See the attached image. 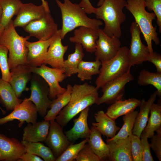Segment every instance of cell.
<instances>
[{
    "mask_svg": "<svg viewBox=\"0 0 161 161\" xmlns=\"http://www.w3.org/2000/svg\"><path fill=\"white\" fill-rule=\"evenodd\" d=\"M91 130L88 144L101 161L108 160L110 151L109 145L104 142L101 133L94 127H91Z\"/></svg>",
    "mask_w": 161,
    "mask_h": 161,
    "instance_id": "83f0119b",
    "label": "cell"
},
{
    "mask_svg": "<svg viewBox=\"0 0 161 161\" xmlns=\"http://www.w3.org/2000/svg\"><path fill=\"white\" fill-rule=\"evenodd\" d=\"M50 126L49 121L45 120L28 123L23 129L22 140L33 142H45Z\"/></svg>",
    "mask_w": 161,
    "mask_h": 161,
    "instance_id": "603a6c76",
    "label": "cell"
},
{
    "mask_svg": "<svg viewBox=\"0 0 161 161\" xmlns=\"http://www.w3.org/2000/svg\"><path fill=\"white\" fill-rule=\"evenodd\" d=\"M22 100L18 98L9 82L0 78V103L7 110H13Z\"/></svg>",
    "mask_w": 161,
    "mask_h": 161,
    "instance_id": "4316f807",
    "label": "cell"
},
{
    "mask_svg": "<svg viewBox=\"0 0 161 161\" xmlns=\"http://www.w3.org/2000/svg\"><path fill=\"white\" fill-rule=\"evenodd\" d=\"M50 126L45 141L56 159L60 156L72 143L64 134L63 127L55 120L49 121Z\"/></svg>",
    "mask_w": 161,
    "mask_h": 161,
    "instance_id": "5bb4252c",
    "label": "cell"
},
{
    "mask_svg": "<svg viewBox=\"0 0 161 161\" xmlns=\"http://www.w3.org/2000/svg\"><path fill=\"white\" fill-rule=\"evenodd\" d=\"M101 64V61L99 60L93 61L82 60L78 67L77 77L82 81L90 80L93 75L99 74Z\"/></svg>",
    "mask_w": 161,
    "mask_h": 161,
    "instance_id": "836d02e7",
    "label": "cell"
},
{
    "mask_svg": "<svg viewBox=\"0 0 161 161\" xmlns=\"http://www.w3.org/2000/svg\"><path fill=\"white\" fill-rule=\"evenodd\" d=\"M98 90L87 83L74 85L70 100L56 116V121L62 127L65 126L78 114L96 103L99 97Z\"/></svg>",
    "mask_w": 161,
    "mask_h": 161,
    "instance_id": "6da1fadb",
    "label": "cell"
},
{
    "mask_svg": "<svg viewBox=\"0 0 161 161\" xmlns=\"http://www.w3.org/2000/svg\"><path fill=\"white\" fill-rule=\"evenodd\" d=\"M78 4L80 7L84 10L86 13H95L96 8L93 6L89 0H81V2Z\"/></svg>",
    "mask_w": 161,
    "mask_h": 161,
    "instance_id": "f6af8a7d",
    "label": "cell"
},
{
    "mask_svg": "<svg viewBox=\"0 0 161 161\" xmlns=\"http://www.w3.org/2000/svg\"><path fill=\"white\" fill-rule=\"evenodd\" d=\"M109 147L108 160L111 161H133L131 153L130 135L127 137L115 140H106Z\"/></svg>",
    "mask_w": 161,
    "mask_h": 161,
    "instance_id": "ffe728a7",
    "label": "cell"
},
{
    "mask_svg": "<svg viewBox=\"0 0 161 161\" xmlns=\"http://www.w3.org/2000/svg\"><path fill=\"white\" fill-rule=\"evenodd\" d=\"M35 74L31 77V94L28 99L33 103L39 114L44 117L52 101L49 97V89L47 83L41 76Z\"/></svg>",
    "mask_w": 161,
    "mask_h": 161,
    "instance_id": "ba28073f",
    "label": "cell"
},
{
    "mask_svg": "<svg viewBox=\"0 0 161 161\" xmlns=\"http://www.w3.org/2000/svg\"><path fill=\"white\" fill-rule=\"evenodd\" d=\"M134 79L129 70L121 77L106 83L101 87L103 94L96 103L98 105L103 103L111 105L121 100L125 94L126 84Z\"/></svg>",
    "mask_w": 161,
    "mask_h": 161,
    "instance_id": "9c48e42d",
    "label": "cell"
},
{
    "mask_svg": "<svg viewBox=\"0 0 161 161\" xmlns=\"http://www.w3.org/2000/svg\"><path fill=\"white\" fill-rule=\"evenodd\" d=\"M48 13H50L49 8L42 4L37 6L31 3H23L16 18L13 21V25L15 28H23L30 22L41 18Z\"/></svg>",
    "mask_w": 161,
    "mask_h": 161,
    "instance_id": "9a60e30c",
    "label": "cell"
},
{
    "mask_svg": "<svg viewBox=\"0 0 161 161\" xmlns=\"http://www.w3.org/2000/svg\"><path fill=\"white\" fill-rule=\"evenodd\" d=\"M150 112L151 115L148 119V123L142 133L148 138H151L154 134V132L161 128V105L154 103Z\"/></svg>",
    "mask_w": 161,
    "mask_h": 161,
    "instance_id": "d6a6232c",
    "label": "cell"
},
{
    "mask_svg": "<svg viewBox=\"0 0 161 161\" xmlns=\"http://www.w3.org/2000/svg\"><path fill=\"white\" fill-rule=\"evenodd\" d=\"M38 111L32 102L25 98L22 102L7 116L0 118V125L15 120H18L21 127L25 122L34 124L37 122Z\"/></svg>",
    "mask_w": 161,
    "mask_h": 161,
    "instance_id": "4fadbf2b",
    "label": "cell"
},
{
    "mask_svg": "<svg viewBox=\"0 0 161 161\" xmlns=\"http://www.w3.org/2000/svg\"><path fill=\"white\" fill-rule=\"evenodd\" d=\"M104 1V0H100L97 3V6L99 7L100 6L102 5Z\"/></svg>",
    "mask_w": 161,
    "mask_h": 161,
    "instance_id": "f907efd6",
    "label": "cell"
},
{
    "mask_svg": "<svg viewBox=\"0 0 161 161\" xmlns=\"http://www.w3.org/2000/svg\"><path fill=\"white\" fill-rule=\"evenodd\" d=\"M126 8L134 17L135 22L139 26L146 42L150 53L152 55L153 50L152 41L156 45L160 43L156 32L157 27L153 26L152 22L156 19L153 13H149L145 10L146 4L142 0H127Z\"/></svg>",
    "mask_w": 161,
    "mask_h": 161,
    "instance_id": "277c9868",
    "label": "cell"
},
{
    "mask_svg": "<svg viewBox=\"0 0 161 161\" xmlns=\"http://www.w3.org/2000/svg\"><path fill=\"white\" fill-rule=\"evenodd\" d=\"M30 68L32 73L39 75L47 83L49 89V97L51 100L55 99L58 95L63 94L66 91V89L59 84L67 77L64 68H51L44 64L39 67Z\"/></svg>",
    "mask_w": 161,
    "mask_h": 161,
    "instance_id": "52a82bcc",
    "label": "cell"
},
{
    "mask_svg": "<svg viewBox=\"0 0 161 161\" xmlns=\"http://www.w3.org/2000/svg\"><path fill=\"white\" fill-rule=\"evenodd\" d=\"M150 146L159 161H161V136L154 134L151 138Z\"/></svg>",
    "mask_w": 161,
    "mask_h": 161,
    "instance_id": "7bdbcfd3",
    "label": "cell"
},
{
    "mask_svg": "<svg viewBox=\"0 0 161 161\" xmlns=\"http://www.w3.org/2000/svg\"><path fill=\"white\" fill-rule=\"evenodd\" d=\"M23 28L30 37L43 40L51 38L58 30V25L55 22L50 13H47L41 18L30 22Z\"/></svg>",
    "mask_w": 161,
    "mask_h": 161,
    "instance_id": "8fae6325",
    "label": "cell"
},
{
    "mask_svg": "<svg viewBox=\"0 0 161 161\" xmlns=\"http://www.w3.org/2000/svg\"><path fill=\"white\" fill-rule=\"evenodd\" d=\"M89 138L76 144H70L65 150L57 158L56 161H72L75 160L80 151L84 145L88 142Z\"/></svg>",
    "mask_w": 161,
    "mask_h": 161,
    "instance_id": "8d00e7d4",
    "label": "cell"
},
{
    "mask_svg": "<svg viewBox=\"0 0 161 161\" xmlns=\"http://www.w3.org/2000/svg\"><path fill=\"white\" fill-rule=\"evenodd\" d=\"M41 1L42 4H43L47 8H49L48 2L47 1H45V0H41Z\"/></svg>",
    "mask_w": 161,
    "mask_h": 161,
    "instance_id": "c3c4849f",
    "label": "cell"
},
{
    "mask_svg": "<svg viewBox=\"0 0 161 161\" xmlns=\"http://www.w3.org/2000/svg\"><path fill=\"white\" fill-rule=\"evenodd\" d=\"M128 49L127 47H121L113 58L101 61L100 73L95 82L97 90L106 83L121 77L130 70L131 66L127 56Z\"/></svg>",
    "mask_w": 161,
    "mask_h": 161,
    "instance_id": "8992f818",
    "label": "cell"
},
{
    "mask_svg": "<svg viewBox=\"0 0 161 161\" xmlns=\"http://www.w3.org/2000/svg\"><path fill=\"white\" fill-rule=\"evenodd\" d=\"M75 160L77 161H100L88 144L86 143L80 151Z\"/></svg>",
    "mask_w": 161,
    "mask_h": 161,
    "instance_id": "ab89813d",
    "label": "cell"
},
{
    "mask_svg": "<svg viewBox=\"0 0 161 161\" xmlns=\"http://www.w3.org/2000/svg\"><path fill=\"white\" fill-rule=\"evenodd\" d=\"M25 152L24 146L18 140L0 133V161H18Z\"/></svg>",
    "mask_w": 161,
    "mask_h": 161,
    "instance_id": "ac0fdd59",
    "label": "cell"
},
{
    "mask_svg": "<svg viewBox=\"0 0 161 161\" xmlns=\"http://www.w3.org/2000/svg\"><path fill=\"white\" fill-rule=\"evenodd\" d=\"M147 61L152 63L155 66L157 72L161 73V55L160 54L153 52L152 55L149 57Z\"/></svg>",
    "mask_w": 161,
    "mask_h": 161,
    "instance_id": "ee69618b",
    "label": "cell"
},
{
    "mask_svg": "<svg viewBox=\"0 0 161 161\" xmlns=\"http://www.w3.org/2000/svg\"><path fill=\"white\" fill-rule=\"evenodd\" d=\"M0 109L1 110V111L2 112V113L3 114H5L6 113V112L3 109H2L1 107L0 106Z\"/></svg>",
    "mask_w": 161,
    "mask_h": 161,
    "instance_id": "816d5d0a",
    "label": "cell"
},
{
    "mask_svg": "<svg viewBox=\"0 0 161 161\" xmlns=\"http://www.w3.org/2000/svg\"><path fill=\"white\" fill-rule=\"evenodd\" d=\"M138 84L140 86L151 85L156 89L157 95L161 97V73L152 72L145 69L141 70L138 78Z\"/></svg>",
    "mask_w": 161,
    "mask_h": 161,
    "instance_id": "e575fe53",
    "label": "cell"
},
{
    "mask_svg": "<svg viewBox=\"0 0 161 161\" xmlns=\"http://www.w3.org/2000/svg\"><path fill=\"white\" fill-rule=\"evenodd\" d=\"M23 3L20 0H0L2 10L0 24L5 28L18 13Z\"/></svg>",
    "mask_w": 161,
    "mask_h": 161,
    "instance_id": "1f68e13d",
    "label": "cell"
},
{
    "mask_svg": "<svg viewBox=\"0 0 161 161\" xmlns=\"http://www.w3.org/2000/svg\"><path fill=\"white\" fill-rule=\"evenodd\" d=\"M140 102V100L134 97L124 100H118L111 104L106 114L115 120L119 117L134 111L139 106Z\"/></svg>",
    "mask_w": 161,
    "mask_h": 161,
    "instance_id": "484cf974",
    "label": "cell"
},
{
    "mask_svg": "<svg viewBox=\"0 0 161 161\" xmlns=\"http://www.w3.org/2000/svg\"><path fill=\"white\" fill-rule=\"evenodd\" d=\"M72 86L68 84L66 86L65 92L62 94L58 95L56 98L52 100L47 114L44 117V120L49 121L55 120L60 111L69 102L71 96Z\"/></svg>",
    "mask_w": 161,
    "mask_h": 161,
    "instance_id": "f1b7e54d",
    "label": "cell"
},
{
    "mask_svg": "<svg viewBox=\"0 0 161 161\" xmlns=\"http://www.w3.org/2000/svg\"><path fill=\"white\" fill-rule=\"evenodd\" d=\"M55 1L61 12L62 40L68 32L77 27L85 26L98 30L103 24L100 20L88 17L84 10L78 4L73 3L69 0H64L63 3L59 0Z\"/></svg>",
    "mask_w": 161,
    "mask_h": 161,
    "instance_id": "7a4b0ae2",
    "label": "cell"
},
{
    "mask_svg": "<svg viewBox=\"0 0 161 161\" xmlns=\"http://www.w3.org/2000/svg\"><path fill=\"white\" fill-rule=\"evenodd\" d=\"M89 110L88 107L81 111L79 117L73 120L74 125L72 128L65 132L70 142H74L79 138H89L91 131L87 122Z\"/></svg>",
    "mask_w": 161,
    "mask_h": 161,
    "instance_id": "7402d4cb",
    "label": "cell"
},
{
    "mask_svg": "<svg viewBox=\"0 0 161 161\" xmlns=\"http://www.w3.org/2000/svg\"><path fill=\"white\" fill-rule=\"evenodd\" d=\"M140 139L142 146V161H154L150 151L148 138L142 133Z\"/></svg>",
    "mask_w": 161,
    "mask_h": 161,
    "instance_id": "b9f144b4",
    "label": "cell"
},
{
    "mask_svg": "<svg viewBox=\"0 0 161 161\" xmlns=\"http://www.w3.org/2000/svg\"><path fill=\"white\" fill-rule=\"evenodd\" d=\"M2 8L0 4V23L1 19L2 16Z\"/></svg>",
    "mask_w": 161,
    "mask_h": 161,
    "instance_id": "681fc988",
    "label": "cell"
},
{
    "mask_svg": "<svg viewBox=\"0 0 161 161\" xmlns=\"http://www.w3.org/2000/svg\"><path fill=\"white\" fill-rule=\"evenodd\" d=\"M18 161H43L44 160L38 156L26 152L21 155Z\"/></svg>",
    "mask_w": 161,
    "mask_h": 161,
    "instance_id": "bcb514c9",
    "label": "cell"
},
{
    "mask_svg": "<svg viewBox=\"0 0 161 161\" xmlns=\"http://www.w3.org/2000/svg\"><path fill=\"white\" fill-rule=\"evenodd\" d=\"M61 29L59 30L53 35L44 63L50 65L53 68L61 69L64 67V56L68 46L63 45L61 38Z\"/></svg>",
    "mask_w": 161,
    "mask_h": 161,
    "instance_id": "2e32d148",
    "label": "cell"
},
{
    "mask_svg": "<svg viewBox=\"0 0 161 161\" xmlns=\"http://www.w3.org/2000/svg\"><path fill=\"white\" fill-rule=\"evenodd\" d=\"M138 113V111L134 110L124 115L122 118L124 122L123 126L114 137L108 139L115 140L126 138L130 135L132 133V130Z\"/></svg>",
    "mask_w": 161,
    "mask_h": 161,
    "instance_id": "d590c367",
    "label": "cell"
},
{
    "mask_svg": "<svg viewBox=\"0 0 161 161\" xmlns=\"http://www.w3.org/2000/svg\"><path fill=\"white\" fill-rule=\"evenodd\" d=\"M144 0V1H145V0Z\"/></svg>",
    "mask_w": 161,
    "mask_h": 161,
    "instance_id": "f5cc1de1",
    "label": "cell"
},
{
    "mask_svg": "<svg viewBox=\"0 0 161 161\" xmlns=\"http://www.w3.org/2000/svg\"><path fill=\"white\" fill-rule=\"evenodd\" d=\"M98 38L96 40L95 52V60L101 61L109 60L114 57L120 49L121 43L119 38L109 36L103 30H98Z\"/></svg>",
    "mask_w": 161,
    "mask_h": 161,
    "instance_id": "7c38bea8",
    "label": "cell"
},
{
    "mask_svg": "<svg viewBox=\"0 0 161 161\" xmlns=\"http://www.w3.org/2000/svg\"><path fill=\"white\" fill-rule=\"evenodd\" d=\"M4 27L0 23V38L2 34Z\"/></svg>",
    "mask_w": 161,
    "mask_h": 161,
    "instance_id": "7dc6e473",
    "label": "cell"
},
{
    "mask_svg": "<svg viewBox=\"0 0 161 161\" xmlns=\"http://www.w3.org/2000/svg\"><path fill=\"white\" fill-rule=\"evenodd\" d=\"M20 36L17 32L11 20L4 28L0 38V44L6 47L9 52L8 63L10 69L19 65L27 64L28 49L26 42L30 38Z\"/></svg>",
    "mask_w": 161,
    "mask_h": 161,
    "instance_id": "5b68a950",
    "label": "cell"
},
{
    "mask_svg": "<svg viewBox=\"0 0 161 161\" xmlns=\"http://www.w3.org/2000/svg\"><path fill=\"white\" fill-rule=\"evenodd\" d=\"M84 56L83 48L79 43H75L74 52L68 56L66 60H64L65 73L67 77H70L77 74L78 67Z\"/></svg>",
    "mask_w": 161,
    "mask_h": 161,
    "instance_id": "f546056e",
    "label": "cell"
},
{
    "mask_svg": "<svg viewBox=\"0 0 161 161\" xmlns=\"http://www.w3.org/2000/svg\"><path fill=\"white\" fill-rule=\"evenodd\" d=\"M157 95L156 90L152 94L149 99L145 101L143 98L141 100L138 107L140 111L136 118L132 134L140 137L143 131L146 126L148 119V114L150 112L152 104L155 101Z\"/></svg>",
    "mask_w": 161,
    "mask_h": 161,
    "instance_id": "cb8c5ba5",
    "label": "cell"
},
{
    "mask_svg": "<svg viewBox=\"0 0 161 161\" xmlns=\"http://www.w3.org/2000/svg\"><path fill=\"white\" fill-rule=\"evenodd\" d=\"M53 36L47 40H39L35 42L27 41L26 42L25 45L28 49L27 56V65L30 67H38L44 63Z\"/></svg>",
    "mask_w": 161,
    "mask_h": 161,
    "instance_id": "e0dca14e",
    "label": "cell"
},
{
    "mask_svg": "<svg viewBox=\"0 0 161 161\" xmlns=\"http://www.w3.org/2000/svg\"><path fill=\"white\" fill-rule=\"evenodd\" d=\"M127 3L125 0H104L100 6L96 8V18L104 21L103 30L109 36L121 37V25L126 19L123 9Z\"/></svg>",
    "mask_w": 161,
    "mask_h": 161,
    "instance_id": "3957f363",
    "label": "cell"
},
{
    "mask_svg": "<svg viewBox=\"0 0 161 161\" xmlns=\"http://www.w3.org/2000/svg\"><path fill=\"white\" fill-rule=\"evenodd\" d=\"M26 152L41 157L45 161H55L56 158L51 149L39 142H33L22 140Z\"/></svg>",
    "mask_w": 161,
    "mask_h": 161,
    "instance_id": "4dcf8cb0",
    "label": "cell"
},
{
    "mask_svg": "<svg viewBox=\"0 0 161 161\" xmlns=\"http://www.w3.org/2000/svg\"><path fill=\"white\" fill-rule=\"evenodd\" d=\"M130 31L131 38L130 49L127 52V56L131 66L139 65L147 61L151 55L148 47L142 42L140 37L141 32L137 24L132 22Z\"/></svg>",
    "mask_w": 161,
    "mask_h": 161,
    "instance_id": "30bf717a",
    "label": "cell"
},
{
    "mask_svg": "<svg viewBox=\"0 0 161 161\" xmlns=\"http://www.w3.org/2000/svg\"><path fill=\"white\" fill-rule=\"evenodd\" d=\"M131 153L133 161H142V146L140 137L133 134L130 135Z\"/></svg>",
    "mask_w": 161,
    "mask_h": 161,
    "instance_id": "f35d334b",
    "label": "cell"
},
{
    "mask_svg": "<svg viewBox=\"0 0 161 161\" xmlns=\"http://www.w3.org/2000/svg\"><path fill=\"white\" fill-rule=\"evenodd\" d=\"M9 83L13 88L17 97L19 98L23 92L28 90L27 84L32 77V73L30 66L27 64L17 66L10 70Z\"/></svg>",
    "mask_w": 161,
    "mask_h": 161,
    "instance_id": "44dd1931",
    "label": "cell"
},
{
    "mask_svg": "<svg viewBox=\"0 0 161 161\" xmlns=\"http://www.w3.org/2000/svg\"><path fill=\"white\" fill-rule=\"evenodd\" d=\"M8 49L5 46L0 44V68L3 80L9 82L10 78V72L8 63L7 54Z\"/></svg>",
    "mask_w": 161,
    "mask_h": 161,
    "instance_id": "74e56055",
    "label": "cell"
},
{
    "mask_svg": "<svg viewBox=\"0 0 161 161\" xmlns=\"http://www.w3.org/2000/svg\"><path fill=\"white\" fill-rule=\"evenodd\" d=\"M94 116L96 122L92 123V126L108 138L114 137L120 129L116 125L115 120L109 117L102 110L97 112Z\"/></svg>",
    "mask_w": 161,
    "mask_h": 161,
    "instance_id": "d4e9b609",
    "label": "cell"
},
{
    "mask_svg": "<svg viewBox=\"0 0 161 161\" xmlns=\"http://www.w3.org/2000/svg\"><path fill=\"white\" fill-rule=\"evenodd\" d=\"M98 30L80 27L74 30V35L69 38V40L72 43L80 44L86 52L92 53L96 49V42L98 38Z\"/></svg>",
    "mask_w": 161,
    "mask_h": 161,
    "instance_id": "d6986e66",
    "label": "cell"
},
{
    "mask_svg": "<svg viewBox=\"0 0 161 161\" xmlns=\"http://www.w3.org/2000/svg\"><path fill=\"white\" fill-rule=\"evenodd\" d=\"M146 7L150 11H153L157 18V22L161 32V0H145Z\"/></svg>",
    "mask_w": 161,
    "mask_h": 161,
    "instance_id": "60d3db41",
    "label": "cell"
}]
</instances>
